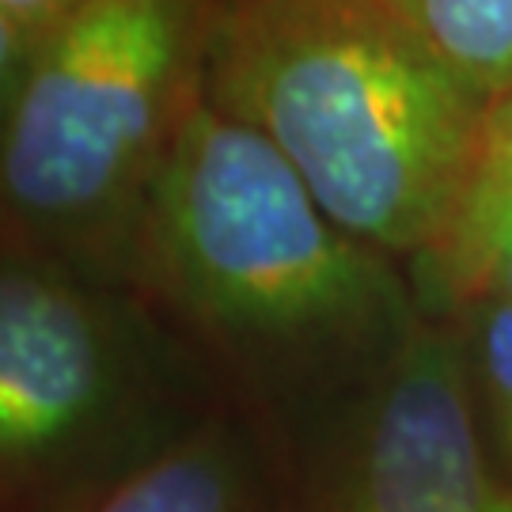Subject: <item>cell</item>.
Segmentation results:
<instances>
[{
	"mask_svg": "<svg viewBox=\"0 0 512 512\" xmlns=\"http://www.w3.org/2000/svg\"><path fill=\"white\" fill-rule=\"evenodd\" d=\"M65 0H0V133Z\"/></svg>",
	"mask_w": 512,
	"mask_h": 512,
	"instance_id": "30bf717a",
	"label": "cell"
},
{
	"mask_svg": "<svg viewBox=\"0 0 512 512\" xmlns=\"http://www.w3.org/2000/svg\"><path fill=\"white\" fill-rule=\"evenodd\" d=\"M512 224V99L482 118L478 148L456 213L440 239L406 266L418 315L452 323L482 293L501 236Z\"/></svg>",
	"mask_w": 512,
	"mask_h": 512,
	"instance_id": "52a82bcc",
	"label": "cell"
},
{
	"mask_svg": "<svg viewBox=\"0 0 512 512\" xmlns=\"http://www.w3.org/2000/svg\"><path fill=\"white\" fill-rule=\"evenodd\" d=\"M311 512H512L482 448L456 323L418 315L365 372Z\"/></svg>",
	"mask_w": 512,
	"mask_h": 512,
	"instance_id": "5b68a950",
	"label": "cell"
},
{
	"mask_svg": "<svg viewBox=\"0 0 512 512\" xmlns=\"http://www.w3.org/2000/svg\"><path fill=\"white\" fill-rule=\"evenodd\" d=\"M475 304H501V308H512V224L509 232L501 236L494 258H490V270H486V281H482V293H478ZM471 304V308H475Z\"/></svg>",
	"mask_w": 512,
	"mask_h": 512,
	"instance_id": "8fae6325",
	"label": "cell"
},
{
	"mask_svg": "<svg viewBox=\"0 0 512 512\" xmlns=\"http://www.w3.org/2000/svg\"><path fill=\"white\" fill-rule=\"evenodd\" d=\"M202 99L266 137L346 236L403 270L448 228L486 118L380 0L209 4Z\"/></svg>",
	"mask_w": 512,
	"mask_h": 512,
	"instance_id": "7a4b0ae2",
	"label": "cell"
},
{
	"mask_svg": "<svg viewBox=\"0 0 512 512\" xmlns=\"http://www.w3.org/2000/svg\"><path fill=\"white\" fill-rule=\"evenodd\" d=\"M145 319L118 285L0 247V505L122 459L156 395Z\"/></svg>",
	"mask_w": 512,
	"mask_h": 512,
	"instance_id": "277c9868",
	"label": "cell"
},
{
	"mask_svg": "<svg viewBox=\"0 0 512 512\" xmlns=\"http://www.w3.org/2000/svg\"><path fill=\"white\" fill-rule=\"evenodd\" d=\"M452 323L463 346L482 448L512 494V308L475 304Z\"/></svg>",
	"mask_w": 512,
	"mask_h": 512,
	"instance_id": "9c48e42d",
	"label": "cell"
},
{
	"mask_svg": "<svg viewBox=\"0 0 512 512\" xmlns=\"http://www.w3.org/2000/svg\"><path fill=\"white\" fill-rule=\"evenodd\" d=\"M406 46L482 114L512 99V0H380Z\"/></svg>",
	"mask_w": 512,
	"mask_h": 512,
	"instance_id": "ba28073f",
	"label": "cell"
},
{
	"mask_svg": "<svg viewBox=\"0 0 512 512\" xmlns=\"http://www.w3.org/2000/svg\"><path fill=\"white\" fill-rule=\"evenodd\" d=\"M126 293L247 368L372 372L418 319L403 266L346 236L266 137L202 95L148 194Z\"/></svg>",
	"mask_w": 512,
	"mask_h": 512,
	"instance_id": "6da1fadb",
	"label": "cell"
},
{
	"mask_svg": "<svg viewBox=\"0 0 512 512\" xmlns=\"http://www.w3.org/2000/svg\"><path fill=\"white\" fill-rule=\"evenodd\" d=\"M65 512H274L255 444L228 414L179 429Z\"/></svg>",
	"mask_w": 512,
	"mask_h": 512,
	"instance_id": "8992f818",
	"label": "cell"
},
{
	"mask_svg": "<svg viewBox=\"0 0 512 512\" xmlns=\"http://www.w3.org/2000/svg\"><path fill=\"white\" fill-rule=\"evenodd\" d=\"M205 16L65 0L0 133V247L126 289L148 194L202 95Z\"/></svg>",
	"mask_w": 512,
	"mask_h": 512,
	"instance_id": "3957f363",
	"label": "cell"
}]
</instances>
